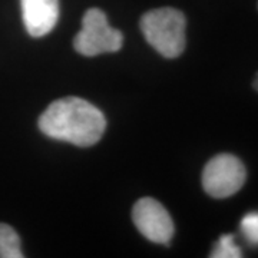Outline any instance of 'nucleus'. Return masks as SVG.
Returning <instances> with one entry per match:
<instances>
[{
  "label": "nucleus",
  "mask_w": 258,
  "mask_h": 258,
  "mask_svg": "<svg viewBox=\"0 0 258 258\" xmlns=\"http://www.w3.org/2000/svg\"><path fill=\"white\" fill-rule=\"evenodd\" d=\"M39 129L46 137L76 147H92L101 141L106 119L95 105L69 96L52 102L39 118Z\"/></svg>",
  "instance_id": "f257e3e1"
},
{
  "label": "nucleus",
  "mask_w": 258,
  "mask_h": 258,
  "mask_svg": "<svg viewBox=\"0 0 258 258\" xmlns=\"http://www.w3.org/2000/svg\"><path fill=\"white\" fill-rule=\"evenodd\" d=\"M186 19L181 10L161 8L147 12L141 19V30L147 42L159 55L178 57L186 45Z\"/></svg>",
  "instance_id": "f03ea898"
},
{
  "label": "nucleus",
  "mask_w": 258,
  "mask_h": 258,
  "mask_svg": "<svg viewBox=\"0 0 258 258\" xmlns=\"http://www.w3.org/2000/svg\"><path fill=\"white\" fill-rule=\"evenodd\" d=\"M123 43V36L119 30L108 23L106 15L101 9H89L82 19V30L75 36V50L82 56L102 55L118 52Z\"/></svg>",
  "instance_id": "7ed1b4c3"
},
{
  "label": "nucleus",
  "mask_w": 258,
  "mask_h": 258,
  "mask_svg": "<svg viewBox=\"0 0 258 258\" xmlns=\"http://www.w3.org/2000/svg\"><path fill=\"white\" fill-rule=\"evenodd\" d=\"M247 171L240 158L220 154L211 158L203 171L204 191L212 198H228L245 184Z\"/></svg>",
  "instance_id": "20e7f679"
},
{
  "label": "nucleus",
  "mask_w": 258,
  "mask_h": 258,
  "mask_svg": "<svg viewBox=\"0 0 258 258\" xmlns=\"http://www.w3.org/2000/svg\"><path fill=\"white\" fill-rule=\"evenodd\" d=\"M132 220L138 231L155 244L168 245L172 240L175 227L165 207L154 198H141L132 210Z\"/></svg>",
  "instance_id": "39448f33"
},
{
  "label": "nucleus",
  "mask_w": 258,
  "mask_h": 258,
  "mask_svg": "<svg viewBox=\"0 0 258 258\" xmlns=\"http://www.w3.org/2000/svg\"><path fill=\"white\" fill-rule=\"evenodd\" d=\"M25 28L32 37L50 33L59 19V0H20Z\"/></svg>",
  "instance_id": "423d86ee"
},
{
  "label": "nucleus",
  "mask_w": 258,
  "mask_h": 258,
  "mask_svg": "<svg viewBox=\"0 0 258 258\" xmlns=\"http://www.w3.org/2000/svg\"><path fill=\"white\" fill-rule=\"evenodd\" d=\"M18 232L8 224H0V258H23Z\"/></svg>",
  "instance_id": "0eeeda50"
},
{
  "label": "nucleus",
  "mask_w": 258,
  "mask_h": 258,
  "mask_svg": "<svg viewBox=\"0 0 258 258\" xmlns=\"http://www.w3.org/2000/svg\"><path fill=\"white\" fill-rule=\"evenodd\" d=\"M212 258H240L242 257L241 248L235 244L232 234H225L218 240L211 252Z\"/></svg>",
  "instance_id": "6e6552de"
},
{
  "label": "nucleus",
  "mask_w": 258,
  "mask_h": 258,
  "mask_svg": "<svg viewBox=\"0 0 258 258\" xmlns=\"http://www.w3.org/2000/svg\"><path fill=\"white\" fill-rule=\"evenodd\" d=\"M240 230L249 245L258 247V212H249L242 217Z\"/></svg>",
  "instance_id": "1a4fd4ad"
},
{
  "label": "nucleus",
  "mask_w": 258,
  "mask_h": 258,
  "mask_svg": "<svg viewBox=\"0 0 258 258\" xmlns=\"http://www.w3.org/2000/svg\"><path fill=\"white\" fill-rule=\"evenodd\" d=\"M252 86H254V89L258 92V74L255 76V79H254V83H252Z\"/></svg>",
  "instance_id": "9d476101"
}]
</instances>
